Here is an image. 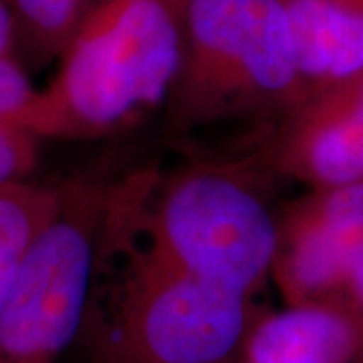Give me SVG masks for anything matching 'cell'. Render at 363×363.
I'll use <instances>...</instances> for the list:
<instances>
[{
	"instance_id": "obj_1",
	"label": "cell",
	"mask_w": 363,
	"mask_h": 363,
	"mask_svg": "<svg viewBox=\"0 0 363 363\" xmlns=\"http://www.w3.org/2000/svg\"><path fill=\"white\" fill-rule=\"evenodd\" d=\"M269 178L257 152L138 169L105 188L104 224L180 271L257 298L272 283L279 245Z\"/></svg>"
},
{
	"instance_id": "obj_2",
	"label": "cell",
	"mask_w": 363,
	"mask_h": 363,
	"mask_svg": "<svg viewBox=\"0 0 363 363\" xmlns=\"http://www.w3.org/2000/svg\"><path fill=\"white\" fill-rule=\"evenodd\" d=\"M188 0H104L91 11L28 107L40 142H85L164 111L184 51Z\"/></svg>"
},
{
	"instance_id": "obj_3",
	"label": "cell",
	"mask_w": 363,
	"mask_h": 363,
	"mask_svg": "<svg viewBox=\"0 0 363 363\" xmlns=\"http://www.w3.org/2000/svg\"><path fill=\"white\" fill-rule=\"evenodd\" d=\"M309 95L281 0H188L178 77L164 107L172 138L272 125Z\"/></svg>"
},
{
	"instance_id": "obj_4",
	"label": "cell",
	"mask_w": 363,
	"mask_h": 363,
	"mask_svg": "<svg viewBox=\"0 0 363 363\" xmlns=\"http://www.w3.org/2000/svg\"><path fill=\"white\" fill-rule=\"evenodd\" d=\"M95 279L107 291V363L230 362L259 317L255 298L172 267L104 218Z\"/></svg>"
},
{
	"instance_id": "obj_5",
	"label": "cell",
	"mask_w": 363,
	"mask_h": 363,
	"mask_svg": "<svg viewBox=\"0 0 363 363\" xmlns=\"http://www.w3.org/2000/svg\"><path fill=\"white\" fill-rule=\"evenodd\" d=\"M107 184H63L0 311V363H59L87 321Z\"/></svg>"
},
{
	"instance_id": "obj_6",
	"label": "cell",
	"mask_w": 363,
	"mask_h": 363,
	"mask_svg": "<svg viewBox=\"0 0 363 363\" xmlns=\"http://www.w3.org/2000/svg\"><path fill=\"white\" fill-rule=\"evenodd\" d=\"M272 285L285 305H319L363 325V184L305 190L279 212Z\"/></svg>"
},
{
	"instance_id": "obj_7",
	"label": "cell",
	"mask_w": 363,
	"mask_h": 363,
	"mask_svg": "<svg viewBox=\"0 0 363 363\" xmlns=\"http://www.w3.org/2000/svg\"><path fill=\"white\" fill-rule=\"evenodd\" d=\"M255 152L274 178L305 190L363 184V71L311 91Z\"/></svg>"
},
{
	"instance_id": "obj_8",
	"label": "cell",
	"mask_w": 363,
	"mask_h": 363,
	"mask_svg": "<svg viewBox=\"0 0 363 363\" xmlns=\"http://www.w3.org/2000/svg\"><path fill=\"white\" fill-rule=\"evenodd\" d=\"M363 325L319 305H283L255 319L240 363H362Z\"/></svg>"
},
{
	"instance_id": "obj_9",
	"label": "cell",
	"mask_w": 363,
	"mask_h": 363,
	"mask_svg": "<svg viewBox=\"0 0 363 363\" xmlns=\"http://www.w3.org/2000/svg\"><path fill=\"white\" fill-rule=\"evenodd\" d=\"M307 91L363 71V0H281Z\"/></svg>"
},
{
	"instance_id": "obj_10",
	"label": "cell",
	"mask_w": 363,
	"mask_h": 363,
	"mask_svg": "<svg viewBox=\"0 0 363 363\" xmlns=\"http://www.w3.org/2000/svg\"><path fill=\"white\" fill-rule=\"evenodd\" d=\"M63 186L35 180L0 186V311L39 234L57 214Z\"/></svg>"
},
{
	"instance_id": "obj_11",
	"label": "cell",
	"mask_w": 363,
	"mask_h": 363,
	"mask_svg": "<svg viewBox=\"0 0 363 363\" xmlns=\"http://www.w3.org/2000/svg\"><path fill=\"white\" fill-rule=\"evenodd\" d=\"M37 91L18 55L0 57V186L33 180L39 166L43 142L25 125Z\"/></svg>"
},
{
	"instance_id": "obj_12",
	"label": "cell",
	"mask_w": 363,
	"mask_h": 363,
	"mask_svg": "<svg viewBox=\"0 0 363 363\" xmlns=\"http://www.w3.org/2000/svg\"><path fill=\"white\" fill-rule=\"evenodd\" d=\"M16 55V35H14L13 11L9 0H0V57Z\"/></svg>"
},
{
	"instance_id": "obj_13",
	"label": "cell",
	"mask_w": 363,
	"mask_h": 363,
	"mask_svg": "<svg viewBox=\"0 0 363 363\" xmlns=\"http://www.w3.org/2000/svg\"><path fill=\"white\" fill-rule=\"evenodd\" d=\"M95 363H107V362H104V359H97V362Z\"/></svg>"
},
{
	"instance_id": "obj_14",
	"label": "cell",
	"mask_w": 363,
	"mask_h": 363,
	"mask_svg": "<svg viewBox=\"0 0 363 363\" xmlns=\"http://www.w3.org/2000/svg\"><path fill=\"white\" fill-rule=\"evenodd\" d=\"M224 363H240V362H233V359H230V362H224Z\"/></svg>"
},
{
	"instance_id": "obj_15",
	"label": "cell",
	"mask_w": 363,
	"mask_h": 363,
	"mask_svg": "<svg viewBox=\"0 0 363 363\" xmlns=\"http://www.w3.org/2000/svg\"><path fill=\"white\" fill-rule=\"evenodd\" d=\"M362 363H363V362H362Z\"/></svg>"
}]
</instances>
